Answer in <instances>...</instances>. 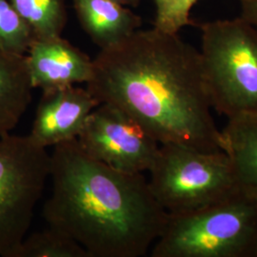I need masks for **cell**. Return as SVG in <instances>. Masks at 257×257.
Instances as JSON below:
<instances>
[{"instance_id": "cell-6", "label": "cell", "mask_w": 257, "mask_h": 257, "mask_svg": "<svg viewBox=\"0 0 257 257\" xmlns=\"http://www.w3.org/2000/svg\"><path fill=\"white\" fill-rule=\"evenodd\" d=\"M50 171L51 154L29 136L0 138V256H12L27 235Z\"/></svg>"}, {"instance_id": "cell-10", "label": "cell", "mask_w": 257, "mask_h": 257, "mask_svg": "<svg viewBox=\"0 0 257 257\" xmlns=\"http://www.w3.org/2000/svg\"><path fill=\"white\" fill-rule=\"evenodd\" d=\"M77 18L92 41L104 49L138 31L142 19L113 0H73Z\"/></svg>"}, {"instance_id": "cell-17", "label": "cell", "mask_w": 257, "mask_h": 257, "mask_svg": "<svg viewBox=\"0 0 257 257\" xmlns=\"http://www.w3.org/2000/svg\"><path fill=\"white\" fill-rule=\"evenodd\" d=\"M240 18L257 30V0H239Z\"/></svg>"}, {"instance_id": "cell-18", "label": "cell", "mask_w": 257, "mask_h": 257, "mask_svg": "<svg viewBox=\"0 0 257 257\" xmlns=\"http://www.w3.org/2000/svg\"><path fill=\"white\" fill-rule=\"evenodd\" d=\"M124 6H137L142 0H113Z\"/></svg>"}, {"instance_id": "cell-7", "label": "cell", "mask_w": 257, "mask_h": 257, "mask_svg": "<svg viewBox=\"0 0 257 257\" xmlns=\"http://www.w3.org/2000/svg\"><path fill=\"white\" fill-rule=\"evenodd\" d=\"M76 140L92 158L132 174L149 172L159 149L137 120L106 103L92 110Z\"/></svg>"}, {"instance_id": "cell-15", "label": "cell", "mask_w": 257, "mask_h": 257, "mask_svg": "<svg viewBox=\"0 0 257 257\" xmlns=\"http://www.w3.org/2000/svg\"><path fill=\"white\" fill-rule=\"evenodd\" d=\"M34 40L31 28L11 1L0 0V49L25 55Z\"/></svg>"}, {"instance_id": "cell-13", "label": "cell", "mask_w": 257, "mask_h": 257, "mask_svg": "<svg viewBox=\"0 0 257 257\" xmlns=\"http://www.w3.org/2000/svg\"><path fill=\"white\" fill-rule=\"evenodd\" d=\"M27 22L35 39L61 37L67 23L64 0H10Z\"/></svg>"}, {"instance_id": "cell-4", "label": "cell", "mask_w": 257, "mask_h": 257, "mask_svg": "<svg viewBox=\"0 0 257 257\" xmlns=\"http://www.w3.org/2000/svg\"><path fill=\"white\" fill-rule=\"evenodd\" d=\"M203 73L212 110L227 119L257 114V30L240 17L202 23Z\"/></svg>"}, {"instance_id": "cell-5", "label": "cell", "mask_w": 257, "mask_h": 257, "mask_svg": "<svg viewBox=\"0 0 257 257\" xmlns=\"http://www.w3.org/2000/svg\"><path fill=\"white\" fill-rule=\"evenodd\" d=\"M149 174L150 190L168 214L197 210L240 189L224 151L203 152L161 144Z\"/></svg>"}, {"instance_id": "cell-3", "label": "cell", "mask_w": 257, "mask_h": 257, "mask_svg": "<svg viewBox=\"0 0 257 257\" xmlns=\"http://www.w3.org/2000/svg\"><path fill=\"white\" fill-rule=\"evenodd\" d=\"M152 257H257V196L239 189L217 202L168 214Z\"/></svg>"}, {"instance_id": "cell-11", "label": "cell", "mask_w": 257, "mask_h": 257, "mask_svg": "<svg viewBox=\"0 0 257 257\" xmlns=\"http://www.w3.org/2000/svg\"><path fill=\"white\" fill-rule=\"evenodd\" d=\"M26 55L0 49V138L18 126L32 101Z\"/></svg>"}, {"instance_id": "cell-16", "label": "cell", "mask_w": 257, "mask_h": 257, "mask_svg": "<svg viewBox=\"0 0 257 257\" xmlns=\"http://www.w3.org/2000/svg\"><path fill=\"white\" fill-rule=\"evenodd\" d=\"M198 0H155L154 27L169 34H178L191 25V11Z\"/></svg>"}, {"instance_id": "cell-9", "label": "cell", "mask_w": 257, "mask_h": 257, "mask_svg": "<svg viewBox=\"0 0 257 257\" xmlns=\"http://www.w3.org/2000/svg\"><path fill=\"white\" fill-rule=\"evenodd\" d=\"M33 88L42 92L87 83L92 60L61 37L35 39L26 54Z\"/></svg>"}, {"instance_id": "cell-1", "label": "cell", "mask_w": 257, "mask_h": 257, "mask_svg": "<svg viewBox=\"0 0 257 257\" xmlns=\"http://www.w3.org/2000/svg\"><path fill=\"white\" fill-rule=\"evenodd\" d=\"M87 89L125 110L161 144L223 150L198 50L178 34L138 30L92 60Z\"/></svg>"}, {"instance_id": "cell-12", "label": "cell", "mask_w": 257, "mask_h": 257, "mask_svg": "<svg viewBox=\"0 0 257 257\" xmlns=\"http://www.w3.org/2000/svg\"><path fill=\"white\" fill-rule=\"evenodd\" d=\"M221 133L240 189L257 196V114L228 119Z\"/></svg>"}, {"instance_id": "cell-14", "label": "cell", "mask_w": 257, "mask_h": 257, "mask_svg": "<svg viewBox=\"0 0 257 257\" xmlns=\"http://www.w3.org/2000/svg\"><path fill=\"white\" fill-rule=\"evenodd\" d=\"M11 257H90L87 250L62 230L48 226L26 235Z\"/></svg>"}, {"instance_id": "cell-8", "label": "cell", "mask_w": 257, "mask_h": 257, "mask_svg": "<svg viewBox=\"0 0 257 257\" xmlns=\"http://www.w3.org/2000/svg\"><path fill=\"white\" fill-rule=\"evenodd\" d=\"M99 104L87 88L75 85L42 92L28 136L46 149L76 139Z\"/></svg>"}, {"instance_id": "cell-2", "label": "cell", "mask_w": 257, "mask_h": 257, "mask_svg": "<svg viewBox=\"0 0 257 257\" xmlns=\"http://www.w3.org/2000/svg\"><path fill=\"white\" fill-rule=\"evenodd\" d=\"M50 179L44 219L78 242L90 257L144 256L165 226L168 213L143 174L102 163L76 139L53 147Z\"/></svg>"}]
</instances>
